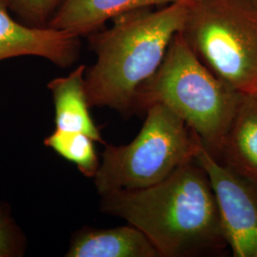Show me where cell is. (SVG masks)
<instances>
[{
  "mask_svg": "<svg viewBox=\"0 0 257 257\" xmlns=\"http://www.w3.org/2000/svg\"><path fill=\"white\" fill-rule=\"evenodd\" d=\"M7 0H0V61L36 55L68 67L78 55L79 37L55 28L26 27L10 17Z\"/></svg>",
  "mask_w": 257,
  "mask_h": 257,
  "instance_id": "7",
  "label": "cell"
},
{
  "mask_svg": "<svg viewBox=\"0 0 257 257\" xmlns=\"http://www.w3.org/2000/svg\"><path fill=\"white\" fill-rule=\"evenodd\" d=\"M86 67L80 65L65 77L56 78L48 85L55 109L56 130L79 132L103 143L100 130L95 125L89 109L91 108L86 91Z\"/></svg>",
  "mask_w": 257,
  "mask_h": 257,
  "instance_id": "11",
  "label": "cell"
},
{
  "mask_svg": "<svg viewBox=\"0 0 257 257\" xmlns=\"http://www.w3.org/2000/svg\"><path fill=\"white\" fill-rule=\"evenodd\" d=\"M100 197V210L141 230L160 257L199 256L228 248L211 182L195 159L154 186Z\"/></svg>",
  "mask_w": 257,
  "mask_h": 257,
  "instance_id": "1",
  "label": "cell"
},
{
  "mask_svg": "<svg viewBox=\"0 0 257 257\" xmlns=\"http://www.w3.org/2000/svg\"><path fill=\"white\" fill-rule=\"evenodd\" d=\"M195 160L208 175L232 256L257 257V187L222 163L198 138Z\"/></svg>",
  "mask_w": 257,
  "mask_h": 257,
  "instance_id": "6",
  "label": "cell"
},
{
  "mask_svg": "<svg viewBox=\"0 0 257 257\" xmlns=\"http://www.w3.org/2000/svg\"><path fill=\"white\" fill-rule=\"evenodd\" d=\"M93 140L79 132L56 130L45 138L44 144L57 155L74 163L86 177H94L100 166Z\"/></svg>",
  "mask_w": 257,
  "mask_h": 257,
  "instance_id": "12",
  "label": "cell"
},
{
  "mask_svg": "<svg viewBox=\"0 0 257 257\" xmlns=\"http://www.w3.org/2000/svg\"><path fill=\"white\" fill-rule=\"evenodd\" d=\"M68 257H160L156 247L138 228H84L74 233Z\"/></svg>",
  "mask_w": 257,
  "mask_h": 257,
  "instance_id": "9",
  "label": "cell"
},
{
  "mask_svg": "<svg viewBox=\"0 0 257 257\" xmlns=\"http://www.w3.org/2000/svg\"><path fill=\"white\" fill-rule=\"evenodd\" d=\"M217 159L257 187V94H243Z\"/></svg>",
  "mask_w": 257,
  "mask_h": 257,
  "instance_id": "8",
  "label": "cell"
},
{
  "mask_svg": "<svg viewBox=\"0 0 257 257\" xmlns=\"http://www.w3.org/2000/svg\"><path fill=\"white\" fill-rule=\"evenodd\" d=\"M11 2L27 19L43 22L60 0H11Z\"/></svg>",
  "mask_w": 257,
  "mask_h": 257,
  "instance_id": "14",
  "label": "cell"
},
{
  "mask_svg": "<svg viewBox=\"0 0 257 257\" xmlns=\"http://www.w3.org/2000/svg\"><path fill=\"white\" fill-rule=\"evenodd\" d=\"M256 94H257V93H256Z\"/></svg>",
  "mask_w": 257,
  "mask_h": 257,
  "instance_id": "15",
  "label": "cell"
},
{
  "mask_svg": "<svg viewBox=\"0 0 257 257\" xmlns=\"http://www.w3.org/2000/svg\"><path fill=\"white\" fill-rule=\"evenodd\" d=\"M180 0H65L49 27L80 37L133 10L166 6Z\"/></svg>",
  "mask_w": 257,
  "mask_h": 257,
  "instance_id": "10",
  "label": "cell"
},
{
  "mask_svg": "<svg viewBox=\"0 0 257 257\" xmlns=\"http://www.w3.org/2000/svg\"><path fill=\"white\" fill-rule=\"evenodd\" d=\"M23 237L5 208L0 206V257L23 254Z\"/></svg>",
  "mask_w": 257,
  "mask_h": 257,
  "instance_id": "13",
  "label": "cell"
},
{
  "mask_svg": "<svg viewBox=\"0 0 257 257\" xmlns=\"http://www.w3.org/2000/svg\"><path fill=\"white\" fill-rule=\"evenodd\" d=\"M180 34L217 77L257 93V0H188Z\"/></svg>",
  "mask_w": 257,
  "mask_h": 257,
  "instance_id": "4",
  "label": "cell"
},
{
  "mask_svg": "<svg viewBox=\"0 0 257 257\" xmlns=\"http://www.w3.org/2000/svg\"><path fill=\"white\" fill-rule=\"evenodd\" d=\"M243 94L203 64L178 32L156 73L138 88L135 113L166 106L217 158Z\"/></svg>",
  "mask_w": 257,
  "mask_h": 257,
  "instance_id": "3",
  "label": "cell"
},
{
  "mask_svg": "<svg viewBox=\"0 0 257 257\" xmlns=\"http://www.w3.org/2000/svg\"><path fill=\"white\" fill-rule=\"evenodd\" d=\"M188 0L160 9L141 8L113 19L91 39L96 61L86 70L91 107H108L123 116L135 113L138 88L156 73L169 45L181 31Z\"/></svg>",
  "mask_w": 257,
  "mask_h": 257,
  "instance_id": "2",
  "label": "cell"
},
{
  "mask_svg": "<svg viewBox=\"0 0 257 257\" xmlns=\"http://www.w3.org/2000/svg\"><path fill=\"white\" fill-rule=\"evenodd\" d=\"M146 119L126 145H106L94 185L101 195L139 190L161 182L195 159L199 137L176 113L160 104L145 110Z\"/></svg>",
  "mask_w": 257,
  "mask_h": 257,
  "instance_id": "5",
  "label": "cell"
}]
</instances>
